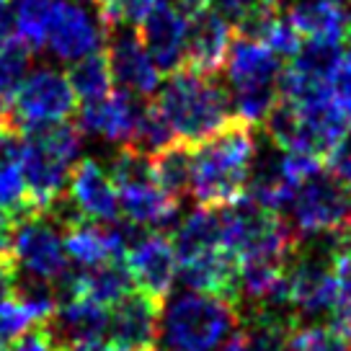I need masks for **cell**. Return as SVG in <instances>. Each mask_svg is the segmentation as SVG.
Listing matches in <instances>:
<instances>
[{"instance_id":"cell-6","label":"cell","mask_w":351,"mask_h":351,"mask_svg":"<svg viewBox=\"0 0 351 351\" xmlns=\"http://www.w3.org/2000/svg\"><path fill=\"white\" fill-rule=\"evenodd\" d=\"M109 176L119 197V212L137 230H165L176 219L173 199L155 184L150 158L121 147L111 158Z\"/></svg>"},{"instance_id":"cell-1","label":"cell","mask_w":351,"mask_h":351,"mask_svg":"<svg viewBox=\"0 0 351 351\" xmlns=\"http://www.w3.org/2000/svg\"><path fill=\"white\" fill-rule=\"evenodd\" d=\"M258 153L253 127L232 119L225 130L194 147L191 197L199 207L219 209L245 194L248 176Z\"/></svg>"},{"instance_id":"cell-11","label":"cell","mask_w":351,"mask_h":351,"mask_svg":"<svg viewBox=\"0 0 351 351\" xmlns=\"http://www.w3.org/2000/svg\"><path fill=\"white\" fill-rule=\"evenodd\" d=\"M124 261L134 287L158 302H165L178 279V258L171 238L160 230H134Z\"/></svg>"},{"instance_id":"cell-10","label":"cell","mask_w":351,"mask_h":351,"mask_svg":"<svg viewBox=\"0 0 351 351\" xmlns=\"http://www.w3.org/2000/svg\"><path fill=\"white\" fill-rule=\"evenodd\" d=\"M109 26L104 23L93 0H57L44 47L60 62L75 65L106 47Z\"/></svg>"},{"instance_id":"cell-29","label":"cell","mask_w":351,"mask_h":351,"mask_svg":"<svg viewBox=\"0 0 351 351\" xmlns=\"http://www.w3.org/2000/svg\"><path fill=\"white\" fill-rule=\"evenodd\" d=\"M32 73V47L16 36L0 42V99L11 101L26 75Z\"/></svg>"},{"instance_id":"cell-39","label":"cell","mask_w":351,"mask_h":351,"mask_svg":"<svg viewBox=\"0 0 351 351\" xmlns=\"http://www.w3.org/2000/svg\"><path fill=\"white\" fill-rule=\"evenodd\" d=\"M5 124V101L0 99V127Z\"/></svg>"},{"instance_id":"cell-40","label":"cell","mask_w":351,"mask_h":351,"mask_svg":"<svg viewBox=\"0 0 351 351\" xmlns=\"http://www.w3.org/2000/svg\"><path fill=\"white\" fill-rule=\"evenodd\" d=\"M57 351H73V349H70V346H62V349H57Z\"/></svg>"},{"instance_id":"cell-21","label":"cell","mask_w":351,"mask_h":351,"mask_svg":"<svg viewBox=\"0 0 351 351\" xmlns=\"http://www.w3.org/2000/svg\"><path fill=\"white\" fill-rule=\"evenodd\" d=\"M173 251L178 263L189 258H199L215 251H228L222 241V219L219 209L197 207L191 209L186 217L181 219V225L176 228L173 235Z\"/></svg>"},{"instance_id":"cell-18","label":"cell","mask_w":351,"mask_h":351,"mask_svg":"<svg viewBox=\"0 0 351 351\" xmlns=\"http://www.w3.org/2000/svg\"><path fill=\"white\" fill-rule=\"evenodd\" d=\"M44 326L52 333L57 349L104 341L109 333V307L99 305L88 297H73L57 307L44 320Z\"/></svg>"},{"instance_id":"cell-28","label":"cell","mask_w":351,"mask_h":351,"mask_svg":"<svg viewBox=\"0 0 351 351\" xmlns=\"http://www.w3.org/2000/svg\"><path fill=\"white\" fill-rule=\"evenodd\" d=\"M67 80L73 86L75 99H80L83 104H90V101H99L104 96H109L111 83H114L106 55H101V52L75 62L73 70H70V75H67Z\"/></svg>"},{"instance_id":"cell-26","label":"cell","mask_w":351,"mask_h":351,"mask_svg":"<svg viewBox=\"0 0 351 351\" xmlns=\"http://www.w3.org/2000/svg\"><path fill=\"white\" fill-rule=\"evenodd\" d=\"M173 143V130L165 121L163 114L158 111V106L155 104H143V111L137 117V124H134V132H132V140L127 147H132L134 153L145 155V158H153V155H158Z\"/></svg>"},{"instance_id":"cell-22","label":"cell","mask_w":351,"mask_h":351,"mask_svg":"<svg viewBox=\"0 0 351 351\" xmlns=\"http://www.w3.org/2000/svg\"><path fill=\"white\" fill-rule=\"evenodd\" d=\"M77 271V292L75 297H88L104 307H114L119 300L134 292V282L124 258H114L93 269H75Z\"/></svg>"},{"instance_id":"cell-9","label":"cell","mask_w":351,"mask_h":351,"mask_svg":"<svg viewBox=\"0 0 351 351\" xmlns=\"http://www.w3.org/2000/svg\"><path fill=\"white\" fill-rule=\"evenodd\" d=\"M11 258L19 274L49 282V285H55V289L73 271V261L67 256L65 245V232L47 212H32L26 217L16 219Z\"/></svg>"},{"instance_id":"cell-7","label":"cell","mask_w":351,"mask_h":351,"mask_svg":"<svg viewBox=\"0 0 351 351\" xmlns=\"http://www.w3.org/2000/svg\"><path fill=\"white\" fill-rule=\"evenodd\" d=\"M282 217L297 238L346 232L351 228V189L320 165L295 186Z\"/></svg>"},{"instance_id":"cell-17","label":"cell","mask_w":351,"mask_h":351,"mask_svg":"<svg viewBox=\"0 0 351 351\" xmlns=\"http://www.w3.org/2000/svg\"><path fill=\"white\" fill-rule=\"evenodd\" d=\"M232 26L212 5L189 19L186 65L204 75H217L232 47Z\"/></svg>"},{"instance_id":"cell-19","label":"cell","mask_w":351,"mask_h":351,"mask_svg":"<svg viewBox=\"0 0 351 351\" xmlns=\"http://www.w3.org/2000/svg\"><path fill=\"white\" fill-rule=\"evenodd\" d=\"M285 13L305 39L343 44L351 34V0H289Z\"/></svg>"},{"instance_id":"cell-14","label":"cell","mask_w":351,"mask_h":351,"mask_svg":"<svg viewBox=\"0 0 351 351\" xmlns=\"http://www.w3.org/2000/svg\"><path fill=\"white\" fill-rule=\"evenodd\" d=\"M160 307L153 297L134 289L119 300L114 307H109V339L119 351H150L158 341V320Z\"/></svg>"},{"instance_id":"cell-37","label":"cell","mask_w":351,"mask_h":351,"mask_svg":"<svg viewBox=\"0 0 351 351\" xmlns=\"http://www.w3.org/2000/svg\"><path fill=\"white\" fill-rule=\"evenodd\" d=\"M178 11L184 13L186 19H191V16H197V13H202L204 8H209V0H171Z\"/></svg>"},{"instance_id":"cell-3","label":"cell","mask_w":351,"mask_h":351,"mask_svg":"<svg viewBox=\"0 0 351 351\" xmlns=\"http://www.w3.org/2000/svg\"><path fill=\"white\" fill-rule=\"evenodd\" d=\"M235 302L207 292L184 289L160 310L158 343L163 351H219L241 330Z\"/></svg>"},{"instance_id":"cell-5","label":"cell","mask_w":351,"mask_h":351,"mask_svg":"<svg viewBox=\"0 0 351 351\" xmlns=\"http://www.w3.org/2000/svg\"><path fill=\"white\" fill-rule=\"evenodd\" d=\"M23 137V178L34 212H47L65 197L67 181L83 150V132L75 124H52L42 130L21 132Z\"/></svg>"},{"instance_id":"cell-30","label":"cell","mask_w":351,"mask_h":351,"mask_svg":"<svg viewBox=\"0 0 351 351\" xmlns=\"http://www.w3.org/2000/svg\"><path fill=\"white\" fill-rule=\"evenodd\" d=\"M104 23L111 29H140L158 0H93Z\"/></svg>"},{"instance_id":"cell-41","label":"cell","mask_w":351,"mask_h":351,"mask_svg":"<svg viewBox=\"0 0 351 351\" xmlns=\"http://www.w3.org/2000/svg\"><path fill=\"white\" fill-rule=\"evenodd\" d=\"M150 351H155V349H150Z\"/></svg>"},{"instance_id":"cell-33","label":"cell","mask_w":351,"mask_h":351,"mask_svg":"<svg viewBox=\"0 0 351 351\" xmlns=\"http://www.w3.org/2000/svg\"><path fill=\"white\" fill-rule=\"evenodd\" d=\"M326 171L351 189V127L326 155Z\"/></svg>"},{"instance_id":"cell-23","label":"cell","mask_w":351,"mask_h":351,"mask_svg":"<svg viewBox=\"0 0 351 351\" xmlns=\"http://www.w3.org/2000/svg\"><path fill=\"white\" fill-rule=\"evenodd\" d=\"M155 184L163 189L176 204L191 194V171H194V145L178 143L168 145L165 150L150 158Z\"/></svg>"},{"instance_id":"cell-2","label":"cell","mask_w":351,"mask_h":351,"mask_svg":"<svg viewBox=\"0 0 351 351\" xmlns=\"http://www.w3.org/2000/svg\"><path fill=\"white\" fill-rule=\"evenodd\" d=\"M155 106L171 124L176 140L199 145L232 121L230 90L215 75H204L191 67H181L160 83Z\"/></svg>"},{"instance_id":"cell-32","label":"cell","mask_w":351,"mask_h":351,"mask_svg":"<svg viewBox=\"0 0 351 351\" xmlns=\"http://www.w3.org/2000/svg\"><path fill=\"white\" fill-rule=\"evenodd\" d=\"M209 5H212L217 13H222L238 32H243V29H245V26H248L261 11L274 8V5L261 3V0H209Z\"/></svg>"},{"instance_id":"cell-15","label":"cell","mask_w":351,"mask_h":351,"mask_svg":"<svg viewBox=\"0 0 351 351\" xmlns=\"http://www.w3.org/2000/svg\"><path fill=\"white\" fill-rule=\"evenodd\" d=\"M67 199L83 219L99 222V225L119 222L121 212L114 181L109 171L93 158L75 163L67 181Z\"/></svg>"},{"instance_id":"cell-24","label":"cell","mask_w":351,"mask_h":351,"mask_svg":"<svg viewBox=\"0 0 351 351\" xmlns=\"http://www.w3.org/2000/svg\"><path fill=\"white\" fill-rule=\"evenodd\" d=\"M341 60H343V47L339 42H320V39H307L297 55L292 57V70L300 75L310 77V80H320V83H330L336 70H339Z\"/></svg>"},{"instance_id":"cell-13","label":"cell","mask_w":351,"mask_h":351,"mask_svg":"<svg viewBox=\"0 0 351 351\" xmlns=\"http://www.w3.org/2000/svg\"><path fill=\"white\" fill-rule=\"evenodd\" d=\"M140 39L160 73H176L186 62L189 19L171 0H158L140 26Z\"/></svg>"},{"instance_id":"cell-31","label":"cell","mask_w":351,"mask_h":351,"mask_svg":"<svg viewBox=\"0 0 351 351\" xmlns=\"http://www.w3.org/2000/svg\"><path fill=\"white\" fill-rule=\"evenodd\" d=\"M289 351H351V343L330 326L307 323L289 333Z\"/></svg>"},{"instance_id":"cell-34","label":"cell","mask_w":351,"mask_h":351,"mask_svg":"<svg viewBox=\"0 0 351 351\" xmlns=\"http://www.w3.org/2000/svg\"><path fill=\"white\" fill-rule=\"evenodd\" d=\"M5 351H57V343L52 339V333L47 330L44 323H36L34 328L21 333L19 339H13Z\"/></svg>"},{"instance_id":"cell-35","label":"cell","mask_w":351,"mask_h":351,"mask_svg":"<svg viewBox=\"0 0 351 351\" xmlns=\"http://www.w3.org/2000/svg\"><path fill=\"white\" fill-rule=\"evenodd\" d=\"M16 274H19V269H16V263H13L11 256H0V305L13 297Z\"/></svg>"},{"instance_id":"cell-8","label":"cell","mask_w":351,"mask_h":351,"mask_svg":"<svg viewBox=\"0 0 351 351\" xmlns=\"http://www.w3.org/2000/svg\"><path fill=\"white\" fill-rule=\"evenodd\" d=\"M75 93L62 70L32 67L19 90L5 104V124L19 132L42 130L65 121L75 111Z\"/></svg>"},{"instance_id":"cell-12","label":"cell","mask_w":351,"mask_h":351,"mask_svg":"<svg viewBox=\"0 0 351 351\" xmlns=\"http://www.w3.org/2000/svg\"><path fill=\"white\" fill-rule=\"evenodd\" d=\"M106 62L111 70V80L137 99L158 93L163 83L160 80L163 73L145 49L137 29H111V36L106 39Z\"/></svg>"},{"instance_id":"cell-36","label":"cell","mask_w":351,"mask_h":351,"mask_svg":"<svg viewBox=\"0 0 351 351\" xmlns=\"http://www.w3.org/2000/svg\"><path fill=\"white\" fill-rule=\"evenodd\" d=\"M13 230H16V217L0 209V256H11Z\"/></svg>"},{"instance_id":"cell-25","label":"cell","mask_w":351,"mask_h":351,"mask_svg":"<svg viewBox=\"0 0 351 351\" xmlns=\"http://www.w3.org/2000/svg\"><path fill=\"white\" fill-rule=\"evenodd\" d=\"M8 3H11L13 36L29 44L32 49H42L57 0H8Z\"/></svg>"},{"instance_id":"cell-27","label":"cell","mask_w":351,"mask_h":351,"mask_svg":"<svg viewBox=\"0 0 351 351\" xmlns=\"http://www.w3.org/2000/svg\"><path fill=\"white\" fill-rule=\"evenodd\" d=\"M330 328L351 343V248L343 245L333 261V302L328 313Z\"/></svg>"},{"instance_id":"cell-20","label":"cell","mask_w":351,"mask_h":351,"mask_svg":"<svg viewBox=\"0 0 351 351\" xmlns=\"http://www.w3.org/2000/svg\"><path fill=\"white\" fill-rule=\"evenodd\" d=\"M23 137L19 130L8 124L0 127V209L13 215L16 219L32 215L29 189L23 178Z\"/></svg>"},{"instance_id":"cell-38","label":"cell","mask_w":351,"mask_h":351,"mask_svg":"<svg viewBox=\"0 0 351 351\" xmlns=\"http://www.w3.org/2000/svg\"><path fill=\"white\" fill-rule=\"evenodd\" d=\"M341 47H343V60H346V62L351 65V34L346 36V39H343V44H341Z\"/></svg>"},{"instance_id":"cell-16","label":"cell","mask_w":351,"mask_h":351,"mask_svg":"<svg viewBox=\"0 0 351 351\" xmlns=\"http://www.w3.org/2000/svg\"><path fill=\"white\" fill-rule=\"evenodd\" d=\"M140 111H143V101L137 96H132L127 90H111L109 96L80 106L77 130L111 145L127 147Z\"/></svg>"},{"instance_id":"cell-4","label":"cell","mask_w":351,"mask_h":351,"mask_svg":"<svg viewBox=\"0 0 351 351\" xmlns=\"http://www.w3.org/2000/svg\"><path fill=\"white\" fill-rule=\"evenodd\" d=\"M222 67L230 90L232 119L248 127L263 124L279 101V80L285 73V60L263 42L241 34L238 39H232Z\"/></svg>"}]
</instances>
